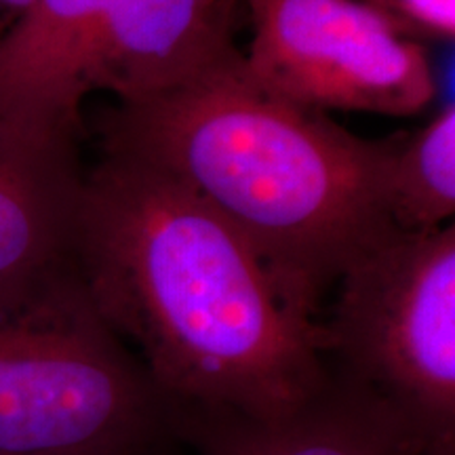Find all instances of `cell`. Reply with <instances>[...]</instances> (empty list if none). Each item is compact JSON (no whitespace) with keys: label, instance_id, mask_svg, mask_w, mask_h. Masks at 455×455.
<instances>
[{"label":"cell","instance_id":"6da1fadb","mask_svg":"<svg viewBox=\"0 0 455 455\" xmlns=\"http://www.w3.org/2000/svg\"><path fill=\"white\" fill-rule=\"evenodd\" d=\"M72 258L101 318L175 407L268 422L331 378L315 306L163 171L104 155L83 175Z\"/></svg>","mask_w":455,"mask_h":455},{"label":"cell","instance_id":"7a4b0ae2","mask_svg":"<svg viewBox=\"0 0 455 455\" xmlns=\"http://www.w3.org/2000/svg\"><path fill=\"white\" fill-rule=\"evenodd\" d=\"M104 155L163 171L213 207L318 310L341 272L392 224L384 180L395 138L352 135L259 87L244 55L118 101Z\"/></svg>","mask_w":455,"mask_h":455},{"label":"cell","instance_id":"3957f363","mask_svg":"<svg viewBox=\"0 0 455 455\" xmlns=\"http://www.w3.org/2000/svg\"><path fill=\"white\" fill-rule=\"evenodd\" d=\"M175 407L108 327L74 258L0 289V455H156Z\"/></svg>","mask_w":455,"mask_h":455},{"label":"cell","instance_id":"277c9868","mask_svg":"<svg viewBox=\"0 0 455 455\" xmlns=\"http://www.w3.org/2000/svg\"><path fill=\"white\" fill-rule=\"evenodd\" d=\"M321 321L335 375L388 405L430 447L455 449V228L392 226L335 281Z\"/></svg>","mask_w":455,"mask_h":455},{"label":"cell","instance_id":"5b68a950","mask_svg":"<svg viewBox=\"0 0 455 455\" xmlns=\"http://www.w3.org/2000/svg\"><path fill=\"white\" fill-rule=\"evenodd\" d=\"M253 24V81L315 112L413 116L436 95L428 53L361 0H243Z\"/></svg>","mask_w":455,"mask_h":455},{"label":"cell","instance_id":"8992f818","mask_svg":"<svg viewBox=\"0 0 455 455\" xmlns=\"http://www.w3.org/2000/svg\"><path fill=\"white\" fill-rule=\"evenodd\" d=\"M106 0H34L0 41V135L76 148Z\"/></svg>","mask_w":455,"mask_h":455},{"label":"cell","instance_id":"52a82bcc","mask_svg":"<svg viewBox=\"0 0 455 455\" xmlns=\"http://www.w3.org/2000/svg\"><path fill=\"white\" fill-rule=\"evenodd\" d=\"M175 436L198 455H424L436 449L379 398L333 373L310 403L268 422L175 407Z\"/></svg>","mask_w":455,"mask_h":455},{"label":"cell","instance_id":"ba28073f","mask_svg":"<svg viewBox=\"0 0 455 455\" xmlns=\"http://www.w3.org/2000/svg\"><path fill=\"white\" fill-rule=\"evenodd\" d=\"M243 0H106L93 91L118 101L178 84L235 53Z\"/></svg>","mask_w":455,"mask_h":455},{"label":"cell","instance_id":"9c48e42d","mask_svg":"<svg viewBox=\"0 0 455 455\" xmlns=\"http://www.w3.org/2000/svg\"><path fill=\"white\" fill-rule=\"evenodd\" d=\"M81 184L76 148L0 135V289L70 258Z\"/></svg>","mask_w":455,"mask_h":455},{"label":"cell","instance_id":"30bf717a","mask_svg":"<svg viewBox=\"0 0 455 455\" xmlns=\"http://www.w3.org/2000/svg\"><path fill=\"white\" fill-rule=\"evenodd\" d=\"M384 207L398 230L424 232L455 215V108L447 106L418 133L395 138L384 180Z\"/></svg>","mask_w":455,"mask_h":455},{"label":"cell","instance_id":"8fae6325","mask_svg":"<svg viewBox=\"0 0 455 455\" xmlns=\"http://www.w3.org/2000/svg\"><path fill=\"white\" fill-rule=\"evenodd\" d=\"M32 3L34 0H0V41L17 24V20L30 9Z\"/></svg>","mask_w":455,"mask_h":455},{"label":"cell","instance_id":"7c38bea8","mask_svg":"<svg viewBox=\"0 0 455 455\" xmlns=\"http://www.w3.org/2000/svg\"><path fill=\"white\" fill-rule=\"evenodd\" d=\"M424 455H455V449H430Z\"/></svg>","mask_w":455,"mask_h":455}]
</instances>
